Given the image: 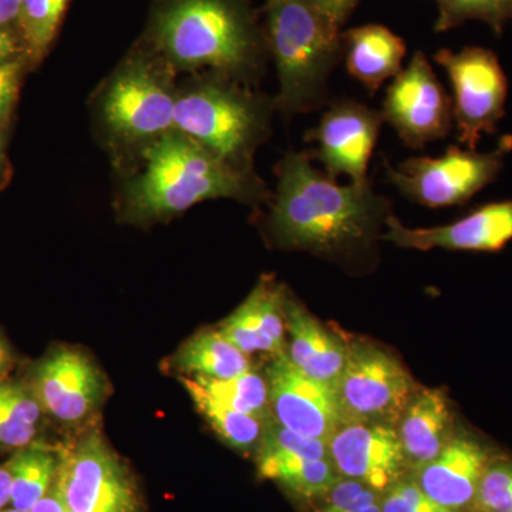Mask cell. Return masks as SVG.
I'll list each match as a JSON object with an SVG mask.
<instances>
[{
	"instance_id": "obj_1",
	"label": "cell",
	"mask_w": 512,
	"mask_h": 512,
	"mask_svg": "<svg viewBox=\"0 0 512 512\" xmlns=\"http://www.w3.org/2000/svg\"><path fill=\"white\" fill-rule=\"evenodd\" d=\"M309 153L289 151L276 165L278 185L268 228L279 247L338 256L366 248L390 217L372 184L340 185L313 167Z\"/></svg>"
},
{
	"instance_id": "obj_2",
	"label": "cell",
	"mask_w": 512,
	"mask_h": 512,
	"mask_svg": "<svg viewBox=\"0 0 512 512\" xmlns=\"http://www.w3.org/2000/svg\"><path fill=\"white\" fill-rule=\"evenodd\" d=\"M141 42L178 72L251 87L269 52L252 0H153Z\"/></svg>"
},
{
	"instance_id": "obj_3",
	"label": "cell",
	"mask_w": 512,
	"mask_h": 512,
	"mask_svg": "<svg viewBox=\"0 0 512 512\" xmlns=\"http://www.w3.org/2000/svg\"><path fill=\"white\" fill-rule=\"evenodd\" d=\"M138 160L140 170L124 181L120 192L124 221L168 220L195 204L218 198L245 204L268 198L258 175L239 173L175 128L144 148Z\"/></svg>"
},
{
	"instance_id": "obj_4",
	"label": "cell",
	"mask_w": 512,
	"mask_h": 512,
	"mask_svg": "<svg viewBox=\"0 0 512 512\" xmlns=\"http://www.w3.org/2000/svg\"><path fill=\"white\" fill-rule=\"evenodd\" d=\"M262 10L266 46L279 79L275 110L293 116L318 109L343 57L342 29L311 0H265Z\"/></svg>"
},
{
	"instance_id": "obj_5",
	"label": "cell",
	"mask_w": 512,
	"mask_h": 512,
	"mask_svg": "<svg viewBox=\"0 0 512 512\" xmlns=\"http://www.w3.org/2000/svg\"><path fill=\"white\" fill-rule=\"evenodd\" d=\"M178 89L174 128L239 173L254 174V156L271 133L274 100L225 77L201 74Z\"/></svg>"
},
{
	"instance_id": "obj_6",
	"label": "cell",
	"mask_w": 512,
	"mask_h": 512,
	"mask_svg": "<svg viewBox=\"0 0 512 512\" xmlns=\"http://www.w3.org/2000/svg\"><path fill=\"white\" fill-rule=\"evenodd\" d=\"M164 59L138 40L97 100L101 133L121 154H137L174 130L178 87Z\"/></svg>"
},
{
	"instance_id": "obj_7",
	"label": "cell",
	"mask_w": 512,
	"mask_h": 512,
	"mask_svg": "<svg viewBox=\"0 0 512 512\" xmlns=\"http://www.w3.org/2000/svg\"><path fill=\"white\" fill-rule=\"evenodd\" d=\"M511 153L512 134H507L490 153L451 146L439 157H413L399 167L384 161V171L389 183L423 207H457L493 184Z\"/></svg>"
},
{
	"instance_id": "obj_8",
	"label": "cell",
	"mask_w": 512,
	"mask_h": 512,
	"mask_svg": "<svg viewBox=\"0 0 512 512\" xmlns=\"http://www.w3.org/2000/svg\"><path fill=\"white\" fill-rule=\"evenodd\" d=\"M417 392L410 373L372 343H348V359L335 393L343 423L396 427Z\"/></svg>"
},
{
	"instance_id": "obj_9",
	"label": "cell",
	"mask_w": 512,
	"mask_h": 512,
	"mask_svg": "<svg viewBox=\"0 0 512 512\" xmlns=\"http://www.w3.org/2000/svg\"><path fill=\"white\" fill-rule=\"evenodd\" d=\"M55 487L69 512H141L133 477L97 431L60 453Z\"/></svg>"
},
{
	"instance_id": "obj_10",
	"label": "cell",
	"mask_w": 512,
	"mask_h": 512,
	"mask_svg": "<svg viewBox=\"0 0 512 512\" xmlns=\"http://www.w3.org/2000/svg\"><path fill=\"white\" fill-rule=\"evenodd\" d=\"M434 60L446 70L453 90V119L458 141L476 150L483 134L497 133L505 116L508 79L493 50L466 46L460 52L440 49Z\"/></svg>"
},
{
	"instance_id": "obj_11",
	"label": "cell",
	"mask_w": 512,
	"mask_h": 512,
	"mask_svg": "<svg viewBox=\"0 0 512 512\" xmlns=\"http://www.w3.org/2000/svg\"><path fill=\"white\" fill-rule=\"evenodd\" d=\"M383 119L407 147L443 140L453 128V103L423 52L414 53L387 89Z\"/></svg>"
},
{
	"instance_id": "obj_12",
	"label": "cell",
	"mask_w": 512,
	"mask_h": 512,
	"mask_svg": "<svg viewBox=\"0 0 512 512\" xmlns=\"http://www.w3.org/2000/svg\"><path fill=\"white\" fill-rule=\"evenodd\" d=\"M384 123L382 111L355 100H338L320 117L305 140L315 143L312 160L322 164L329 177H349L350 183H365L370 158Z\"/></svg>"
},
{
	"instance_id": "obj_13",
	"label": "cell",
	"mask_w": 512,
	"mask_h": 512,
	"mask_svg": "<svg viewBox=\"0 0 512 512\" xmlns=\"http://www.w3.org/2000/svg\"><path fill=\"white\" fill-rule=\"evenodd\" d=\"M266 383L269 412L285 429L328 444L342 426L335 390L302 373L286 353L275 356Z\"/></svg>"
},
{
	"instance_id": "obj_14",
	"label": "cell",
	"mask_w": 512,
	"mask_h": 512,
	"mask_svg": "<svg viewBox=\"0 0 512 512\" xmlns=\"http://www.w3.org/2000/svg\"><path fill=\"white\" fill-rule=\"evenodd\" d=\"M259 476L303 498H322L340 476L328 444L309 439L272 421L256 450Z\"/></svg>"
},
{
	"instance_id": "obj_15",
	"label": "cell",
	"mask_w": 512,
	"mask_h": 512,
	"mask_svg": "<svg viewBox=\"0 0 512 512\" xmlns=\"http://www.w3.org/2000/svg\"><path fill=\"white\" fill-rule=\"evenodd\" d=\"M328 447L340 477L360 481L380 494L403 480L409 467L396 427L387 424L342 423Z\"/></svg>"
},
{
	"instance_id": "obj_16",
	"label": "cell",
	"mask_w": 512,
	"mask_h": 512,
	"mask_svg": "<svg viewBox=\"0 0 512 512\" xmlns=\"http://www.w3.org/2000/svg\"><path fill=\"white\" fill-rule=\"evenodd\" d=\"M383 239L406 249L500 252L512 241V200L488 202L453 224L407 228L394 215L386 221Z\"/></svg>"
},
{
	"instance_id": "obj_17",
	"label": "cell",
	"mask_w": 512,
	"mask_h": 512,
	"mask_svg": "<svg viewBox=\"0 0 512 512\" xmlns=\"http://www.w3.org/2000/svg\"><path fill=\"white\" fill-rule=\"evenodd\" d=\"M104 379L99 367L79 350L57 349L39 363L33 394L43 410L67 424L80 423L100 406Z\"/></svg>"
},
{
	"instance_id": "obj_18",
	"label": "cell",
	"mask_w": 512,
	"mask_h": 512,
	"mask_svg": "<svg viewBox=\"0 0 512 512\" xmlns=\"http://www.w3.org/2000/svg\"><path fill=\"white\" fill-rule=\"evenodd\" d=\"M491 457L477 441L454 436L439 456L414 471L413 480L431 500L453 512L471 510Z\"/></svg>"
},
{
	"instance_id": "obj_19",
	"label": "cell",
	"mask_w": 512,
	"mask_h": 512,
	"mask_svg": "<svg viewBox=\"0 0 512 512\" xmlns=\"http://www.w3.org/2000/svg\"><path fill=\"white\" fill-rule=\"evenodd\" d=\"M285 302V289L274 279L262 278L218 332L245 355H285Z\"/></svg>"
},
{
	"instance_id": "obj_20",
	"label": "cell",
	"mask_w": 512,
	"mask_h": 512,
	"mask_svg": "<svg viewBox=\"0 0 512 512\" xmlns=\"http://www.w3.org/2000/svg\"><path fill=\"white\" fill-rule=\"evenodd\" d=\"M285 313L286 328L291 335L289 359L306 376L335 390L348 359V343L288 295Z\"/></svg>"
},
{
	"instance_id": "obj_21",
	"label": "cell",
	"mask_w": 512,
	"mask_h": 512,
	"mask_svg": "<svg viewBox=\"0 0 512 512\" xmlns=\"http://www.w3.org/2000/svg\"><path fill=\"white\" fill-rule=\"evenodd\" d=\"M396 430L407 464L414 470L439 456L454 437L453 412L444 390L417 389Z\"/></svg>"
},
{
	"instance_id": "obj_22",
	"label": "cell",
	"mask_w": 512,
	"mask_h": 512,
	"mask_svg": "<svg viewBox=\"0 0 512 512\" xmlns=\"http://www.w3.org/2000/svg\"><path fill=\"white\" fill-rule=\"evenodd\" d=\"M343 59L353 79L375 94L402 70L406 43L382 25H365L342 32Z\"/></svg>"
},
{
	"instance_id": "obj_23",
	"label": "cell",
	"mask_w": 512,
	"mask_h": 512,
	"mask_svg": "<svg viewBox=\"0 0 512 512\" xmlns=\"http://www.w3.org/2000/svg\"><path fill=\"white\" fill-rule=\"evenodd\" d=\"M175 366L194 379L227 380L251 369L245 353L218 330L201 332L187 340L175 356Z\"/></svg>"
},
{
	"instance_id": "obj_24",
	"label": "cell",
	"mask_w": 512,
	"mask_h": 512,
	"mask_svg": "<svg viewBox=\"0 0 512 512\" xmlns=\"http://www.w3.org/2000/svg\"><path fill=\"white\" fill-rule=\"evenodd\" d=\"M60 454L43 444L19 448L6 464L12 478L10 505L20 512H30L56 483Z\"/></svg>"
},
{
	"instance_id": "obj_25",
	"label": "cell",
	"mask_w": 512,
	"mask_h": 512,
	"mask_svg": "<svg viewBox=\"0 0 512 512\" xmlns=\"http://www.w3.org/2000/svg\"><path fill=\"white\" fill-rule=\"evenodd\" d=\"M181 380H183L185 389L190 393L192 402L195 403L205 420L210 423L212 430L227 446L234 448L239 453H251V451L258 450L265 434V420L237 412L227 404L220 402L192 377H181Z\"/></svg>"
},
{
	"instance_id": "obj_26",
	"label": "cell",
	"mask_w": 512,
	"mask_h": 512,
	"mask_svg": "<svg viewBox=\"0 0 512 512\" xmlns=\"http://www.w3.org/2000/svg\"><path fill=\"white\" fill-rule=\"evenodd\" d=\"M70 0H20L18 32L33 69L49 55Z\"/></svg>"
},
{
	"instance_id": "obj_27",
	"label": "cell",
	"mask_w": 512,
	"mask_h": 512,
	"mask_svg": "<svg viewBox=\"0 0 512 512\" xmlns=\"http://www.w3.org/2000/svg\"><path fill=\"white\" fill-rule=\"evenodd\" d=\"M42 406L19 384L0 382V448L29 446L35 440Z\"/></svg>"
},
{
	"instance_id": "obj_28",
	"label": "cell",
	"mask_w": 512,
	"mask_h": 512,
	"mask_svg": "<svg viewBox=\"0 0 512 512\" xmlns=\"http://www.w3.org/2000/svg\"><path fill=\"white\" fill-rule=\"evenodd\" d=\"M439 8L434 32L446 33L470 20L483 22L495 36H503L512 22V0H433Z\"/></svg>"
},
{
	"instance_id": "obj_29",
	"label": "cell",
	"mask_w": 512,
	"mask_h": 512,
	"mask_svg": "<svg viewBox=\"0 0 512 512\" xmlns=\"http://www.w3.org/2000/svg\"><path fill=\"white\" fill-rule=\"evenodd\" d=\"M195 380L208 393L237 412L266 420L269 413L268 383L265 377L252 372L251 369L227 380Z\"/></svg>"
},
{
	"instance_id": "obj_30",
	"label": "cell",
	"mask_w": 512,
	"mask_h": 512,
	"mask_svg": "<svg viewBox=\"0 0 512 512\" xmlns=\"http://www.w3.org/2000/svg\"><path fill=\"white\" fill-rule=\"evenodd\" d=\"M474 510L512 512V461L491 458L478 485Z\"/></svg>"
},
{
	"instance_id": "obj_31",
	"label": "cell",
	"mask_w": 512,
	"mask_h": 512,
	"mask_svg": "<svg viewBox=\"0 0 512 512\" xmlns=\"http://www.w3.org/2000/svg\"><path fill=\"white\" fill-rule=\"evenodd\" d=\"M322 500L319 512H382V494L350 478L340 477Z\"/></svg>"
},
{
	"instance_id": "obj_32",
	"label": "cell",
	"mask_w": 512,
	"mask_h": 512,
	"mask_svg": "<svg viewBox=\"0 0 512 512\" xmlns=\"http://www.w3.org/2000/svg\"><path fill=\"white\" fill-rule=\"evenodd\" d=\"M382 512H453L441 507L413 480H400L382 494Z\"/></svg>"
},
{
	"instance_id": "obj_33",
	"label": "cell",
	"mask_w": 512,
	"mask_h": 512,
	"mask_svg": "<svg viewBox=\"0 0 512 512\" xmlns=\"http://www.w3.org/2000/svg\"><path fill=\"white\" fill-rule=\"evenodd\" d=\"M33 70L29 60L0 64V126L10 127L26 74Z\"/></svg>"
},
{
	"instance_id": "obj_34",
	"label": "cell",
	"mask_w": 512,
	"mask_h": 512,
	"mask_svg": "<svg viewBox=\"0 0 512 512\" xmlns=\"http://www.w3.org/2000/svg\"><path fill=\"white\" fill-rule=\"evenodd\" d=\"M20 59L29 60V56L19 32L0 29V64L15 62V60Z\"/></svg>"
},
{
	"instance_id": "obj_35",
	"label": "cell",
	"mask_w": 512,
	"mask_h": 512,
	"mask_svg": "<svg viewBox=\"0 0 512 512\" xmlns=\"http://www.w3.org/2000/svg\"><path fill=\"white\" fill-rule=\"evenodd\" d=\"M340 29L355 12L360 0H311Z\"/></svg>"
},
{
	"instance_id": "obj_36",
	"label": "cell",
	"mask_w": 512,
	"mask_h": 512,
	"mask_svg": "<svg viewBox=\"0 0 512 512\" xmlns=\"http://www.w3.org/2000/svg\"><path fill=\"white\" fill-rule=\"evenodd\" d=\"M20 0H0V29L18 32Z\"/></svg>"
},
{
	"instance_id": "obj_37",
	"label": "cell",
	"mask_w": 512,
	"mask_h": 512,
	"mask_svg": "<svg viewBox=\"0 0 512 512\" xmlns=\"http://www.w3.org/2000/svg\"><path fill=\"white\" fill-rule=\"evenodd\" d=\"M9 128L0 126V191L8 184L10 164L8 158Z\"/></svg>"
},
{
	"instance_id": "obj_38",
	"label": "cell",
	"mask_w": 512,
	"mask_h": 512,
	"mask_svg": "<svg viewBox=\"0 0 512 512\" xmlns=\"http://www.w3.org/2000/svg\"><path fill=\"white\" fill-rule=\"evenodd\" d=\"M30 512H69L67 508L64 507L62 498H60L59 493H57L55 485H53L52 490L49 491V494L46 497H43L42 500L39 501L35 505V507L30 510Z\"/></svg>"
},
{
	"instance_id": "obj_39",
	"label": "cell",
	"mask_w": 512,
	"mask_h": 512,
	"mask_svg": "<svg viewBox=\"0 0 512 512\" xmlns=\"http://www.w3.org/2000/svg\"><path fill=\"white\" fill-rule=\"evenodd\" d=\"M10 494H12V478L8 468L0 467V510L10 504Z\"/></svg>"
},
{
	"instance_id": "obj_40",
	"label": "cell",
	"mask_w": 512,
	"mask_h": 512,
	"mask_svg": "<svg viewBox=\"0 0 512 512\" xmlns=\"http://www.w3.org/2000/svg\"><path fill=\"white\" fill-rule=\"evenodd\" d=\"M10 365V353L5 342L0 339V373L5 372Z\"/></svg>"
},
{
	"instance_id": "obj_41",
	"label": "cell",
	"mask_w": 512,
	"mask_h": 512,
	"mask_svg": "<svg viewBox=\"0 0 512 512\" xmlns=\"http://www.w3.org/2000/svg\"><path fill=\"white\" fill-rule=\"evenodd\" d=\"M0 512H20V511L15 510V508H3V510H0Z\"/></svg>"
},
{
	"instance_id": "obj_42",
	"label": "cell",
	"mask_w": 512,
	"mask_h": 512,
	"mask_svg": "<svg viewBox=\"0 0 512 512\" xmlns=\"http://www.w3.org/2000/svg\"><path fill=\"white\" fill-rule=\"evenodd\" d=\"M464 512H483V511H478V510H474V508H471V510L464 511Z\"/></svg>"
}]
</instances>
